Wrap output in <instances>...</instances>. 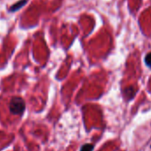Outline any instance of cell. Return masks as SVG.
Returning a JSON list of instances; mask_svg holds the SVG:
<instances>
[{
  "label": "cell",
  "instance_id": "6da1fadb",
  "mask_svg": "<svg viewBox=\"0 0 151 151\" xmlns=\"http://www.w3.org/2000/svg\"><path fill=\"white\" fill-rule=\"evenodd\" d=\"M8 108L11 114L22 116L26 110V102L22 97L14 96L10 100Z\"/></svg>",
  "mask_w": 151,
  "mask_h": 151
},
{
  "label": "cell",
  "instance_id": "7a4b0ae2",
  "mask_svg": "<svg viewBox=\"0 0 151 151\" xmlns=\"http://www.w3.org/2000/svg\"><path fill=\"white\" fill-rule=\"evenodd\" d=\"M28 2V0H20L17 3H15L14 5H13L12 6L9 7V12L10 13H14L17 12L18 10H20L22 6H24Z\"/></svg>",
  "mask_w": 151,
  "mask_h": 151
},
{
  "label": "cell",
  "instance_id": "3957f363",
  "mask_svg": "<svg viewBox=\"0 0 151 151\" xmlns=\"http://www.w3.org/2000/svg\"><path fill=\"white\" fill-rule=\"evenodd\" d=\"M124 96L127 100H131L134 97L135 95V89L132 86H129L124 89Z\"/></svg>",
  "mask_w": 151,
  "mask_h": 151
},
{
  "label": "cell",
  "instance_id": "277c9868",
  "mask_svg": "<svg viewBox=\"0 0 151 151\" xmlns=\"http://www.w3.org/2000/svg\"><path fill=\"white\" fill-rule=\"evenodd\" d=\"M94 148V145L93 144H90V143H87V144H84L81 146L80 147V150L79 151H93Z\"/></svg>",
  "mask_w": 151,
  "mask_h": 151
},
{
  "label": "cell",
  "instance_id": "5b68a950",
  "mask_svg": "<svg viewBox=\"0 0 151 151\" xmlns=\"http://www.w3.org/2000/svg\"><path fill=\"white\" fill-rule=\"evenodd\" d=\"M145 63L147 67L151 68V52L147 53L145 57Z\"/></svg>",
  "mask_w": 151,
  "mask_h": 151
}]
</instances>
